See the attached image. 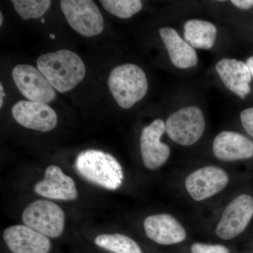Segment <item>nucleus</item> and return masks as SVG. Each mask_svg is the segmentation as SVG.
Wrapping results in <instances>:
<instances>
[{"mask_svg":"<svg viewBox=\"0 0 253 253\" xmlns=\"http://www.w3.org/2000/svg\"><path fill=\"white\" fill-rule=\"evenodd\" d=\"M37 66L55 90L61 93L76 87L86 73L81 58L67 49L41 55L37 61Z\"/></svg>","mask_w":253,"mask_h":253,"instance_id":"nucleus-1","label":"nucleus"},{"mask_svg":"<svg viewBox=\"0 0 253 253\" xmlns=\"http://www.w3.org/2000/svg\"><path fill=\"white\" fill-rule=\"evenodd\" d=\"M75 166L86 180L105 189L116 190L122 185L123 168L111 154L99 150H86L78 154Z\"/></svg>","mask_w":253,"mask_h":253,"instance_id":"nucleus-2","label":"nucleus"},{"mask_svg":"<svg viewBox=\"0 0 253 253\" xmlns=\"http://www.w3.org/2000/svg\"><path fill=\"white\" fill-rule=\"evenodd\" d=\"M108 84L117 104L130 109L146 96L149 84L144 71L135 64L121 65L110 73Z\"/></svg>","mask_w":253,"mask_h":253,"instance_id":"nucleus-3","label":"nucleus"},{"mask_svg":"<svg viewBox=\"0 0 253 253\" xmlns=\"http://www.w3.org/2000/svg\"><path fill=\"white\" fill-rule=\"evenodd\" d=\"M206 128L202 111L196 106H188L171 115L166 123L168 135L182 146L194 144L201 139Z\"/></svg>","mask_w":253,"mask_h":253,"instance_id":"nucleus-4","label":"nucleus"},{"mask_svg":"<svg viewBox=\"0 0 253 253\" xmlns=\"http://www.w3.org/2000/svg\"><path fill=\"white\" fill-rule=\"evenodd\" d=\"M60 5L71 27L82 36H98L104 30V18L94 1L62 0Z\"/></svg>","mask_w":253,"mask_h":253,"instance_id":"nucleus-5","label":"nucleus"},{"mask_svg":"<svg viewBox=\"0 0 253 253\" xmlns=\"http://www.w3.org/2000/svg\"><path fill=\"white\" fill-rule=\"evenodd\" d=\"M22 219L25 225L48 237H59L64 229L63 210L58 205L46 200L31 203L23 212Z\"/></svg>","mask_w":253,"mask_h":253,"instance_id":"nucleus-6","label":"nucleus"},{"mask_svg":"<svg viewBox=\"0 0 253 253\" xmlns=\"http://www.w3.org/2000/svg\"><path fill=\"white\" fill-rule=\"evenodd\" d=\"M12 78L18 90L29 101L48 104L56 99L54 88L41 71L31 65L16 66Z\"/></svg>","mask_w":253,"mask_h":253,"instance_id":"nucleus-7","label":"nucleus"},{"mask_svg":"<svg viewBox=\"0 0 253 253\" xmlns=\"http://www.w3.org/2000/svg\"><path fill=\"white\" fill-rule=\"evenodd\" d=\"M253 215V198L241 195L226 208L216 228V234L222 239H233L246 229Z\"/></svg>","mask_w":253,"mask_h":253,"instance_id":"nucleus-8","label":"nucleus"},{"mask_svg":"<svg viewBox=\"0 0 253 253\" xmlns=\"http://www.w3.org/2000/svg\"><path fill=\"white\" fill-rule=\"evenodd\" d=\"M12 115L21 126L43 132L52 130L57 125V115L47 104L22 100L14 105Z\"/></svg>","mask_w":253,"mask_h":253,"instance_id":"nucleus-9","label":"nucleus"},{"mask_svg":"<svg viewBox=\"0 0 253 253\" xmlns=\"http://www.w3.org/2000/svg\"><path fill=\"white\" fill-rule=\"evenodd\" d=\"M229 176L216 166L200 168L191 173L185 181L186 189L195 201L207 199L227 185Z\"/></svg>","mask_w":253,"mask_h":253,"instance_id":"nucleus-10","label":"nucleus"},{"mask_svg":"<svg viewBox=\"0 0 253 253\" xmlns=\"http://www.w3.org/2000/svg\"><path fill=\"white\" fill-rule=\"evenodd\" d=\"M166 131V123L163 120H155L141 132L140 147L144 166L148 169H156L162 166L170 155L168 145L161 142V136Z\"/></svg>","mask_w":253,"mask_h":253,"instance_id":"nucleus-11","label":"nucleus"},{"mask_svg":"<svg viewBox=\"0 0 253 253\" xmlns=\"http://www.w3.org/2000/svg\"><path fill=\"white\" fill-rule=\"evenodd\" d=\"M3 236L13 253H48L51 249L47 236L26 225L10 226L5 229Z\"/></svg>","mask_w":253,"mask_h":253,"instance_id":"nucleus-12","label":"nucleus"},{"mask_svg":"<svg viewBox=\"0 0 253 253\" xmlns=\"http://www.w3.org/2000/svg\"><path fill=\"white\" fill-rule=\"evenodd\" d=\"M35 191L50 199L71 201L78 197L74 180L56 166H50L46 168L44 179L37 183Z\"/></svg>","mask_w":253,"mask_h":253,"instance_id":"nucleus-13","label":"nucleus"},{"mask_svg":"<svg viewBox=\"0 0 253 253\" xmlns=\"http://www.w3.org/2000/svg\"><path fill=\"white\" fill-rule=\"evenodd\" d=\"M145 232L150 239L161 245L179 244L185 240V229L170 214L149 216L144 223Z\"/></svg>","mask_w":253,"mask_h":253,"instance_id":"nucleus-14","label":"nucleus"},{"mask_svg":"<svg viewBox=\"0 0 253 253\" xmlns=\"http://www.w3.org/2000/svg\"><path fill=\"white\" fill-rule=\"evenodd\" d=\"M213 153L222 161L249 159L253 157V141L239 133L221 131L213 141Z\"/></svg>","mask_w":253,"mask_h":253,"instance_id":"nucleus-15","label":"nucleus"},{"mask_svg":"<svg viewBox=\"0 0 253 253\" xmlns=\"http://www.w3.org/2000/svg\"><path fill=\"white\" fill-rule=\"evenodd\" d=\"M216 71L224 85L244 99L251 91L252 76L246 63L236 59H223L216 64Z\"/></svg>","mask_w":253,"mask_h":253,"instance_id":"nucleus-16","label":"nucleus"},{"mask_svg":"<svg viewBox=\"0 0 253 253\" xmlns=\"http://www.w3.org/2000/svg\"><path fill=\"white\" fill-rule=\"evenodd\" d=\"M159 33L174 66L186 69L196 66L198 56L194 48L184 41L175 30L169 27L160 28Z\"/></svg>","mask_w":253,"mask_h":253,"instance_id":"nucleus-17","label":"nucleus"},{"mask_svg":"<svg viewBox=\"0 0 253 253\" xmlns=\"http://www.w3.org/2000/svg\"><path fill=\"white\" fill-rule=\"evenodd\" d=\"M185 41L192 47L210 49L214 45L217 30L212 23L203 20L192 19L184 26Z\"/></svg>","mask_w":253,"mask_h":253,"instance_id":"nucleus-18","label":"nucleus"},{"mask_svg":"<svg viewBox=\"0 0 253 253\" xmlns=\"http://www.w3.org/2000/svg\"><path fill=\"white\" fill-rule=\"evenodd\" d=\"M95 244L113 253H142L134 240L123 234H101L96 236Z\"/></svg>","mask_w":253,"mask_h":253,"instance_id":"nucleus-19","label":"nucleus"},{"mask_svg":"<svg viewBox=\"0 0 253 253\" xmlns=\"http://www.w3.org/2000/svg\"><path fill=\"white\" fill-rule=\"evenodd\" d=\"M100 3L110 14L121 18H130L142 9L139 0H101Z\"/></svg>","mask_w":253,"mask_h":253,"instance_id":"nucleus-20","label":"nucleus"},{"mask_svg":"<svg viewBox=\"0 0 253 253\" xmlns=\"http://www.w3.org/2000/svg\"><path fill=\"white\" fill-rule=\"evenodd\" d=\"M15 9L23 20L38 18L49 9V0H13Z\"/></svg>","mask_w":253,"mask_h":253,"instance_id":"nucleus-21","label":"nucleus"},{"mask_svg":"<svg viewBox=\"0 0 253 253\" xmlns=\"http://www.w3.org/2000/svg\"><path fill=\"white\" fill-rule=\"evenodd\" d=\"M192 253H229V251L221 245H209L196 243L191 246Z\"/></svg>","mask_w":253,"mask_h":253,"instance_id":"nucleus-22","label":"nucleus"},{"mask_svg":"<svg viewBox=\"0 0 253 253\" xmlns=\"http://www.w3.org/2000/svg\"><path fill=\"white\" fill-rule=\"evenodd\" d=\"M240 118L244 129L253 137V108L245 109L241 112Z\"/></svg>","mask_w":253,"mask_h":253,"instance_id":"nucleus-23","label":"nucleus"},{"mask_svg":"<svg viewBox=\"0 0 253 253\" xmlns=\"http://www.w3.org/2000/svg\"><path fill=\"white\" fill-rule=\"evenodd\" d=\"M231 3L241 9H249L253 6V0H232Z\"/></svg>","mask_w":253,"mask_h":253,"instance_id":"nucleus-24","label":"nucleus"},{"mask_svg":"<svg viewBox=\"0 0 253 253\" xmlns=\"http://www.w3.org/2000/svg\"><path fill=\"white\" fill-rule=\"evenodd\" d=\"M246 65L249 68L250 72H251V76L253 77V56H251L246 61Z\"/></svg>","mask_w":253,"mask_h":253,"instance_id":"nucleus-25","label":"nucleus"},{"mask_svg":"<svg viewBox=\"0 0 253 253\" xmlns=\"http://www.w3.org/2000/svg\"><path fill=\"white\" fill-rule=\"evenodd\" d=\"M3 86L2 84H0V95H1V96H0V107H2L3 105V96H4V91H3Z\"/></svg>","mask_w":253,"mask_h":253,"instance_id":"nucleus-26","label":"nucleus"},{"mask_svg":"<svg viewBox=\"0 0 253 253\" xmlns=\"http://www.w3.org/2000/svg\"><path fill=\"white\" fill-rule=\"evenodd\" d=\"M3 19H4V18H3L2 13L0 12V26H1V25H2Z\"/></svg>","mask_w":253,"mask_h":253,"instance_id":"nucleus-27","label":"nucleus"},{"mask_svg":"<svg viewBox=\"0 0 253 253\" xmlns=\"http://www.w3.org/2000/svg\"><path fill=\"white\" fill-rule=\"evenodd\" d=\"M50 36H51V38H52V39H54V38H55L54 35H50Z\"/></svg>","mask_w":253,"mask_h":253,"instance_id":"nucleus-28","label":"nucleus"},{"mask_svg":"<svg viewBox=\"0 0 253 253\" xmlns=\"http://www.w3.org/2000/svg\"><path fill=\"white\" fill-rule=\"evenodd\" d=\"M41 22L42 23H44V19L42 20Z\"/></svg>","mask_w":253,"mask_h":253,"instance_id":"nucleus-29","label":"nucleus"}]
</instances>
